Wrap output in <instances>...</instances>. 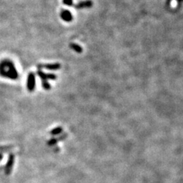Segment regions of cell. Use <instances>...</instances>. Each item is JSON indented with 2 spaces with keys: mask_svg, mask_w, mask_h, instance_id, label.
Segmentation results:
<instances>
[{
  "mask_svg": "<svg viewBox=\"0 0 183 183\" xmlns=\"http://www.w3.org/2000/svg\"><path fill=\"white\" fill-rule=\"evenodd\" d=\"M27 86H28V89L30 91H32L34 89V87H35V76L32 72H31L28 75Z\"/></svg>",
  "mask_w": 183,
  "mask_h": 183,
  "instance_id": "2",
  "label": "cell"
},
{
  "mask_svg": "<svg viewBox=\"0 0 183 183\" xmlns=\"http://www.w3.org/2000/svg\"><path fill=\"white\" fill-rule=\"evenodd\" d=\"M62 131H63L62 127H56V128L53 129V130L51 131V134H53V135H57V134H60Z\"/></svg>",
  "mask_w": 183,
  "mask_h": 183,
  "instance_id": "9",
  "label": "cell"
},
{
  "mask_svg": "<svg viewBox=\"0 0 183 183\" xmlns=\"http://www.w3.org/2000/svg\"><path fill=\"white\" fill-rule=\"evenodd\" d=\"M39 67H43L47 70H58L60 68V65L59 64H46V65H40Z\"/></svg>",
  "mask_w": 183,
  "mask_h": 183,
  "instance_id": "6",
  "label": "cell"
},
{
  "mask_svg": "<svg viewBox=\"0 0 183 183\" xmlns=\"http://www.w3.org/2000/svg\"><path fill=\"white\" fill-rule=\"evenodd\" d=\"M64 3L67 5H72V0H64Z\"/></svg>",
  "mask_w": 183,
  "mask_h": 183,
  "instance_id": "11",
  "label": "cell"
},
{
  "mask_svg": "<svg viewBox=\"0 0 183 183\" xmlns=\"http://www.w3.org/2000/svg\"><path fill=\"white\" fill-rule=\"evenodd\" d=\"M46 76H47V79H52V80H53V79L56 78V76L54 75V74H46Z\"/></svg>",
  "mask_w": 183,
  "mask_h": 183,
  "instance_id": "10",
  "label": "cell"
},
{
  "mask_svg": "<svg viewBox=\"0 0 183 183\" xmlns=\"http://www.w3.org/2000/svg\"><path fill=\"white\" fill-rule=\"evenodd\" d=\"M91 5H92V2L91 1H84V2H79V4L76 5V7L77 9H82V8H89L91 7Z\"/></svg>",
  "mask_w": 183,
  "mask_h": 183,
  "instance_id": "7",
  "label": "cell"
},
{
  "mask_svg": "<svg viewBox=\"0 0 183 183\" xmlns=\"http://www.w3.org/2000/svg\"><path fill=\"white\" fill-rule=\"evenodd\" d=\"M37 74H38V76H40L41 81H42V86L44 87L45 89H51V85H50V83L48 82V79H47L46 74L41 70H39L38 72H37Z\"/></svg>",
  "mask_w": 183,
  "mask_h": 183,
  "instance_id": "3",
  "label": "cell"
},
{
  "mask_svg": "<svg viewBox=\"0 0 183 183\" xmlns=\"http://www.w3.org/2000/svg\"><path fill=\"white\" fill-rule=\"evenodd\" d=\"M0 75L13 80L18 77V73L14 64L9 60H2L0 63Z\"/></svg>",
  "mask_w": 183,
  "mask_h": 183,
  "instance_id": "1",
  "label": "cell"
},
{
  "mask_svg": "<svg viewBox=\"0 0 183 183\" xmlns=\"http://www.w3.org/2000/svg\"><path fill=\"white\" fill-rule=\"evenodd\" d=\"M14 160H15L14 155L11 154V155L9 156V161H8V163H7V165H6V166H5V173H6V174H8V175L10 174L11 171H12V167H13Z\"/></svg>",
  "mask_w": 183,
  "mask_h": 183,
  "instance_id": "4",
  "label": "cell"
},
{
  "mask_svg": "<svg viewBox=\"0 0 183 183\" xmlns=\"http://www.w3.org/2000/svg\"><path fill=\"white\" fill-rule=\"evenodd\" d=\"M60 17H61L62 19L65 21H71L72 20V14L68 10L62 11V12L60 13Z\"/></svg>",
  "mask_w": 183,
  "mask_h": 183,
  "instance_id": "5",
  "label": "cell"
},
{
  "mask_svg": "<svg viewBox=\"0 0 183 183\" xmlns=\"http://www.w3.org/2000/svg\"><path fill=\"white\" fill-rule=\"evenodd\" d=\"M70 48H72V50H74V51H76V52H77V53H81L82 51H83V49H82L81 47L79 45H78V44L72 43V44H70Z\"/></svg>",
  "mask_w": 183,
  "mask_h": 183,
  "instance_id": "8",
  "label": "cell"
}]
</instances>
